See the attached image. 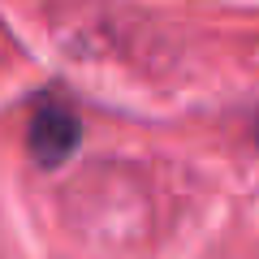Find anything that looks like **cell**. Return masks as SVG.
<instances>
[{
  "mask_svg": "<svg viewBox=\"0 0 259 259\" xmlns=\"http://www.w3.org/2000/svg\"><path fill=\"white\" fill-rule=\"evenodd\" d=\"M82 143V117L61 95H39L26 125V147L39 168H61Z\"/></svg>",
  "mask_w": 259,
  "mask_h": 259,
  "instance_id": "6da1fadb",
  "label": "cell"
}]
</instances>
